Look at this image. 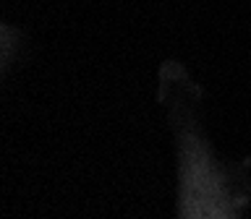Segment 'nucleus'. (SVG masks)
<instances>
[{
    "label": "nucleus",
    "instance_id": "nucleus-1",
    "mask_svg": "<svg viewBox=\"0 0 251 219\" xmlns=\"http://www.w3.org/2000/svg\"><path fill=\"white\" fill-rule=\"evenodd\" d=\"M168 97L176 149V219H243L251 203V180L220 159L186 94Z\"/></svg>",
    "mask_w": 251,
    "mask_h": 219
}]
</instances>
